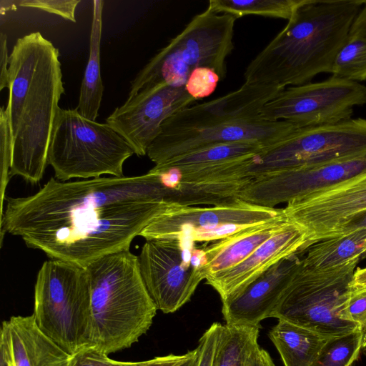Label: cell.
Listing matches in <instances>:
<instances>
[{
    "label": "cell",
    "mask_w": 366,
    "mask_h": 366,
    "mask_svg": "<svg viewBox=\"0 0 366 366\" xmlns=\"http://www.w3.org/2000/svg\"><path fill=\"white\" fill-rule=\"evenodd\" d=\"M162 175L149 170L134 177L62 182L55 177L35 194L6 196L1 214L4 234L51 259L83 268L111 253L129 249L132 240L174 204Z\"/></svg>",
    "instance_id": "1"
},
{
    "label": "cell",
    "mask_w": 366,
    "mask_h": 366,
    "mask_svg": "<svg viewBox=\"0 0 366 366\" xmlns=\"http://www.w3.org/2000/svg\"><path fill=\"white\" fill-rule=\"evenodd\" d=\"M11 138L10 177L34 184L42 179L54 124L64 94L59 51L40 32L19 38L7 79Z\"/></svg>",
    "instance_id": "2"
},
{
    "label": "cell",
    "mask_w": 366,
    "mask_h": 366,
    "mask_svg": "<svg viewBox=\"0 0 366 366\" xmlns=\"http://www.w3.org/2000/svg\"><path fill=\"white\" fill-rule=\"evenodd\" d=\"M366 0H305L250 61L244 83L286 88L330 73Z\"/></svg>",
    "instance_id": "3"
},
{
    "label": "cell",
    "mask_w": 366,
    "mask_h": 366,
    "mask_svg": "<svg viewBox=\"0 0 366 366\" xmlns=\"http://www.w3.org/2000/svg\"><path fill=\"white\" fill-rule=\"evenodd\" d=\"M282 89L244 83L221 97L187 107L164 122L147 155L158 166L212 144L248 141L269 147L299 128L261 116L265 104Z\"/></svg>",
    "instance_id": "4"
},
{
    "label": "cell",
    "mask_w": 366,
    "mask_h": 366,
    "mask_svg": "<svg viewBox=\"0 0 366 366\" xmlns=\"http://www.w3.org/2000/svg\"><path fill=\"white\" fill-rule=\"evenodd\" d=\"M85 270L92 312V347L109 355L130 347L150 328L157 312L138 257L124 249L104 255Z\"/></svg>",
    "instance_id": "5"
},
{
    "label": "cell",
    "mask_w": 366,
    "mask_h": 366,
    "mask_svg": "<svg viewBox=\"0 0 366 366\" xmlns=\"http://www.w3.org/2000/svg\"><path fill=\"white\" fill-rule=\"evenodd\" d=\"M236 19L209 6L195 15L139 71L131 81L127 99L161 83L185 86L190 74L199 67L212 69L223 80L227 75V58L234 49Z\"/></svg>",
    "instance_id": "6"
},
{
    "label": "cell",
    "mask_w": 366,
    "mask_h": 366,
    "mask_svg": "<svg viewBox=\"0 0 366 366\" xmlns=\"http://www.w3.org/2000/svg\"><path fill=\"white\" fill-rule=\"evenodd\" d=\"M33 316L38 327L71 355L92 347V312L85 268L45 261L36 276Z\"/></svg>",
    "instance_id": "7"
},
{
    "label": "cell",
    "mask_w": 366,
    "mask_h": 366,
    "mask_svg": "<svg viewBox=\"0 0 366 366\" xmlns=\"http://www.w3.org/2000/svg\"><path fill=\"white\" fill-rule=\"evenodd\" d=\"M134 154L132 146L107 123L86 119L76 109H59L48 154L56 179L122 177L124 162Z\"/></svg>",
    "instance_id": "8"
},
{
    "label": "cell",
    "mask_w": 366,
    "mask_h": 366,
    "mask_svg": "<svg viewBox=\"0 0 366 366\" xmlns=\"http://www.w3.org/2000/svg\"><path fill=\"white\" fill-rule=\"evenodd\" d=\"M360 260L356 259L329 269H312L304 267L301 259L270 317L287 321L330 338L361 328L340 317L351 293Z\"/></svg>",
    "instance_id": "9"
},
{
    "label": "cell",
    "mask_w": 366,
    "mask_h": 366,
    "mask_svg": "<svg viewBox=\"0 0 366 366\" xmlns=\"http://www.w3.org/2000/svg\"><path fill=\"white\" fill-rule=\"evenodd\" d=\"M366 155V119L298 128L249 160L252 179L276 171L309 167Z\"/></svg>",
    "instance_id": "10"
},
{
    "label": "cell",
    "mask_w": 366,
    "mask_h": 366,
    "mask_svg": "<svg viewBox=\"0 0 366 366\" xmlns=\"http://www.w3.org/2000/svg\"><path fill=\"white\" fill-rule=\"evenodd\" d=\"M366 104V86L331 76L315 83L286 87L263 107L261 116L299 128L337 124L352 119Z\"/></svg>",
    "instance_id": "11"
},
{
    "label": "cell",
    "mask_w": 366,
    "mask_h": 366,
    "mask_svg": "<svg viewBox=\"0 0 366 366\" xmlns=\"http://www.w3.org/2000/svg\"><path fill=\"white\" fill-rule=\"evenodd\" d=\"M179 238L147 239L138 257L146 289L157 310L172 313L188 302L204 277L202 257Z\"/></svg>",
    "instance_id": "12"
},
{
    "label": "cell",
    "mask_w": 366,
    "mask_h": 366,
    "mask_svg": "<svg viewBox=\"0 0 366 366\" xmlns=\"http://www.w3.org/2000/svg\"><path fill=\"white\" fill-rule=\"evenodd\" d=\"M366 210V172L287 203L288 221L307 232V247L337 237L355 215Z\"/></svg>",
    "instance_id": "13"
},
{
    "label": "cell",
    "mask_w": 366,
    "mask_h": 366,
    "mask_svg": "<svg viewBox=\"0 0 366 366\" xmlns=\"http://www.w3.org/2000/svg\"><path fill=\"white\" fill-rule=\"evenodd\" d=\"M366 172V155L287 169L253 178L239 195L252 204L274 208Z\"/></svg>",
    "instance_id": "14"
},
{
    "label": "cell",
    "mask_w": 366,
    "mask_h": 366,
    "mask_svg": "<svg viewBox=\"0 0 366 366\" xmlns=\"http://www.w3.org/2000/svg\"><path fill=\"white\" fill-rule=\"evenodd\" d=\"M195 101L185 86L161 83L127 99L106 119V123L132 146L135 154L144 156L164 122Z\"/></svg>",
    "instance_id": "15"
},
{
    "label": "cell",
    "mask_w": 366,
    "mask_h": 366,
    "mask_svg": "<svg viewBox=\"0 0 366 366\" xmlns=\"http://www.w3.org/2000/svg\"><path fill=\"white\" fill-rule=\"evenodd\" d=\"M282 214V209L264 207L242 200L208 207L173 204L154 218L139 236L146 240L180 238L190 229H207L225 224L254 225Z\"/></svg>",
    "instance_id": "16"
},
{
    "label": "cell",
    "mask_w": 366,
    "mask_h": 366,
    "mask_svg": "<svg viewBox=\"0 0 366 366\" xmlns=\"http://www.w3.org/2000/svg\"><path fill=\"white\" fill-rule=\"evenodd\" d=\"M307 248L306 231L287 220L244 260L231 269L207 277L206 283L224 301L238 294L280 260L300 254Z\"/></svg>",
    "instance_id": "17"
},
{
    "label": "cell",
    "mask_w": 366,
    "mask_h": 366,
    "mask_svg": "<svg viewBox=\"0 0 366 366\" xmlns=\"http://www.w3.org/2000/svg\"><path fill=\"white\" fill-rule=\"evenodd\" d=\"M297 254L280 260L238 294L222 301L225 323L259 326L270 317L301 263Z\"/></svg>",
    "instance_id": "18"
},
{
    "label": "cell",
    "mask_w": 366,
    "mask_h": 366,
    "mask_svg": "<svg viewBox=\"0 0 366 366\" xmlns=\"http://www.w3.org/2000/svg\"><path fill=\"white\" fill-rule=\"evenodd\" d=\"M287 221L283 212L270 221L243 229L202 249L204 277L231 269L248 257Z\"/></svg>",
    "instance_id": "19"
},
{
    "label": "cell",
    "mask_w": 366,
    "mask_h": 366,
    "mask_svg": "<svg viewBox=\"0 0 366 366\" xmlns=\"http://www.w3.org/2000/svg\"><path fill=\"white\" fill-rule=\"evenodd\" d=\"M15 366H70L72 355L38 327L33 315L8 320Z\"/></svg>",
    "instance_id": "20"
},
{
    "label": "cell",
    "mask_w": 366,
    "mask_h": 366,
    "mask_svg": "<svg viewBox=\"0 0 366 366\" xmlns=\"http://www.w3.org/2000/svg\"><path fill=\"white\" fill-rule=\"evenodd\" d=\"M252 179L247 177L168 182V202L179 206L233 204L240 200V194Z\"/></svg>",
    "instance_id": "21"
},
{
    "label": "cell",
    "mask_w": 366,
    "mask_h": 366,
    "mask_svg": "<svg viewBox=\"0 0 366 366\" xmlns=\"http://www.w3.org/2000/svg\"><path fill=\"white\" fill-rule=\"evenodd\" d=\"M269 337L285 366H312L331 339L282 320L270 330Z\"/></svg>",
    "instance_id": "22"
},
{
    "label": "cell",
    "mask_w": 366,
    "mask_h": 366,
    "mask_svg": "<svg viewBox=\"0 0 366 366\" xmlns=\"http://www.w3.org/2000/svg\"><path fill=\"white\" fill-rule=\"evenodd\" d=\"M104 1H93L89 55L80 88L76 109L83 117L96 121L99 116L104 86L100 73V43Z\"/></svg>",
    "instance_id": "23"
},
{
    "label": "cell",
    "mask_w": 366,
    "mask_h": 366,
    "mask_svg": "<svg viewBox=\"0 0 366 366\" xmlns=\"http://www.w3.org/2000/svg\"><path fill=\"white\" fill-rule=\"evenodd\" d=\"M304 267L325 269L366 257V227L316 242L306 249Z\"/></svg>",
    "instance_id": "24"
},
{
    "label": "cell",
    "mask_w": 366,
    "mask_h": 366,
    "mask_svg": "<svg viewBox=\"0 0 366 366\" xmlns=\"http://www.w3.org/2000/svg\"><path fill=\"white\" fill-rule=\"evenodd\" d=\"M264 149L261 144L248 141L212 144L177 156L150 170L160 172L211 166L253 156Z\"/></svg>",
    "instance_id": "25"
},
{
    "label": "cell",
    "mask_w": 366,
    "mask_h": 366,
    "mask_svg": "<svg viewBox=\"0 0 366 366\" xmlns=\"http://www.w3.org/2000/svg\"><path fill=\"white\" fill-rule=\"evenodd\" d=\"M259 327L247 325H222L214 366H247L252 354L259 347Z\"/></svg>",
    "instance_id": "26"
},
{
    "label": "cell",
    "mask_w": 366,
    "mask_h": 366,
    "mask_svg": "<svg viewBox=\"0 0 366 366\" xmlns=\"http://www.w3.org/2000/svg\"><path fill=\"white\" fill-rule=\"evenodd\" d=\"M305 0H210L208 6L219 14L237 19L246 15H259L287 19Z\"/></svg>",
    "instance_id": "27"
},
{
    "label": "cell",
    "mask_w": 366,
    "mask_h": 366,
    "mask_svg": "<svg viewBox=\"0 0 366 366\" xmlns=\"http://www.w3.org/2000/svg\"><path fill=\"white\" fill-rule=\"evenodd\" d=\"M330 74L359 83L366 80V37L349 34L334 60Z\"/></svg>",
    "instance_id": "28"
},
{
    "label": "cell",
    "mask_w": 366,
    "mask_h": 366,
    "mask_svg": "<svg viewBox=\"0 0 366 366\" xmlns=\"http://www.w3.org/2000/svg\"><path fill=\"white\" fill-rule=\"evenodd\" d=\"M365 335V331L360 328L345 335L331 338L312 366H353L363 350Z\"/></svg>",
    "instance_id": "29"
},
{
    "label": "cell",
    "mask_w": 366,
    "mask_h": 366,
    "mask_svg": "<svg viewBox=\"0 0 366 366\" xmlns=\"http://www.w3.org/2000/svg\"><path fill=\"white\" fill-rule=\"evenodd\" d=\"M11 149L9 110L7 107L5 108L3 106L0 111L1 214L3 212L4 202L6 197L4 191L10 177Z\"/></svg>",
    "instance_id": "30"
},
{
    "label": "cell",
    "mask_w": 366,
    "mask_h": 366,
    "mask_svg": "<svg viewBox=\"0 0 366 366\" xmlns=\"http://www.w3.org/2000/svg\"><path fill=\"white\" fill-rule=\"evenodd\" d=\"M219 81V76L212 69L199 67L190 74L185 88L195 100H198L212 94Z\"/></svg>",
    "instance_id": "31"
},
{
    "label": "cell",
    "mask_w": 366,
    "mask_h": 366,
    "mask_svg": "<svg viewBox=\"0 0 366 366\" xmlns=\"http://www.w3.org/2000/svg\"><path fill=\"white\" fill-rule=\"evenodd\" d=\"M340 317L342 320L358 325L366 332V287H352Z\"/></svg>",
    "instance_id": "32"
},
{
    "label": "cell",
    "mask_w": 366,
    "mask_h": 366,
    "mask_svg": "<svg viewBox=\"0 0 366 366\" xmlns=\"http://www.w3.org/2000/svg\"><path fill=\"white\" fill-rule=\"evenodd\" d=\"M152 359L140 362H121L93 347L86 348L72 355L70 366H149Z\"/></svg>",
    "instance_id": "33"
},
{
    "label": "cell",
    "mask_w": 366,
    "mask_h": 366,
    "mask_svg": "<svg viewBox=\"0 0 366 366\" xmlns=\"http://www.w3.org/2000/svg\"><path fill=\"white\" fill-rule=\"evenodd\" d=\"M79 0H21L17 5L31 7L52 13L62 18L76 22L75 11Z\"/></svg>",
    "instance_id": "34"
},
{
    "label": "cell",
    "mask_w": 366,
    "mask_h": 366,
    "mask_svg": "<svg viewBox=\"0 0 366 366\" xmlns=\"http://www.w3.org/2000/svg\"><path fill=\"white\" fill-rule=\"evenodd\" d=\"M222 326L219 322L212 323L200 337L197 345L199 354L198 366H214Z\"/></svg>",
    "instance_id": "35"
},
{
    "label": "cell",
    "mask_w": 366,
    "mask_h": 366,
    "mask_svg": "<svg viewBox=\"0 0 366 366\" xmlns=\"http://www.w3.org/2000/svg\"><path fill=\"white\" fill-rule=\"evenodd\" d=\"M0 366H15L13 360L8 321H4L0 332Z\"/></svg>",
    "instance_id": "36"
},
{
    "label": "cell",
    "mask_w": 366,
    "mask_h": 366,
    "mask_svg": "<svg viewBox=\"0 0 366 366\" xmlns=\"http://www.w3.org/2000/svg\"><path fill=\"white\" fill-rule=\"evenodd\" d=\"M9 56L8 54L7 36L0 34V90L7 87Z\"/></svg>",
    "instance_id": "37"
},
{
    "label": "cell",
    "mask_w": 366,
    "mask_h": 366,
    "mask_svg": "<svg viewBox=\"0 0 366 366\" xmlns=\"http://www.w3.org/2000/svg\"><path fill=\"white\" fill-rule=\"evenodd\" d=\"M247 366H275L267 351L259 346L252 354Z\"/></svg>",
    "instance_id": "38"
},
{
    "label": "cell",
    "mask_w": 366,
    "mask_h": 366,
    "mask_svg": "<svg viewBox=\"0 0 366 366\" xmlns=\"http://www.w3.org/2000/svg\"><path fill=\"white\" fill-rule=\"evenodd\" d=\"M350 35L366 37V3L357 16L351 27Z\"/></svg>",
    "instance_id": "39"
},
{
    "label": "cell",
    "mask_w": 366,
    "mask_h": 366,
    "mask_svg": "<svg viewBox=\"0 0 366 366\" xmlns=\"http://www.w3.org/2000/svg\"><path fill=\"white\" fill-rule=\"evenodd\" d=\"M187 357V352L184 355H167L156 357L152 359L149 366H176Z\"/></svg>",
    "instance_id": "40"
},
{
    "label": "cell",
    "mask_w": 366,
    "mask_h": 366,
    "mask_svg": "<svg viewBox=\"0 0 366 366\" xmlns=\"http://www.w3.org/2000/svg\"><path fill=\"white\" fill-rule=\"evenodd\" d=\"M365 227H366V210L357 214L354 217H352L343 227L337 236Z\"/></svg>",
    "instance_id": "41"
},
{
    "label": "cell",
    "mask_w": 366,
    "mask_h": 366,
    "mask_svg": "<svg viewBox=\"0 0 366 366\" xmlns=\"http://www.w3.org/2000/svg\"><path fill=\"white\" fill-rule=\"evenodd\" d=\"M199 354L197 347L187 352V357L176 366H198Z\"/></svg>",
    "instance_id": "42"
},
{
    "label": "cell",
    "mask_w": 366,
    "mask_h": 366,
    "mask_svg": "<svg viewBox=\"0 0 366 366\" xmlns=\"http://www.w3.org/2000/svg\"><path fill=\"white\" fill-rule=\"evenodd\" d=\"M352 286L353 287H366V267L355 270Z\"/></svg>",
    "instance_id": "43"
},
{
    "label": "cell",
    "mask_w": 366,
    "mask_h": 366,
    "mask_svg": "<svg viewBox=\"0 0 366 366\" xmlns=\"http://www.w3.org/2000/svg\"><path fill=\"white\" fill-rule=\"evenodd\" d=\"M1 4V14H6L8 10L16 9L17 3L16 1H0Z\"/></svg>",
    "instance_id": "44"
},
{
    "label": "cell",
    "mask_w": 366,
    "mask_h": 366,
    "mask_svg": "<svg viewBox=\"0 0 366 366\" xmlns=\"http://www.w3.org/2000/svg\"><path fill=\"white\" fill-rule=\"evenodd\" d=\"M363 350H366V332H365V340H364V344H363Z\"/></svg>",
    "instance_id": "45"
}]
</instances>
